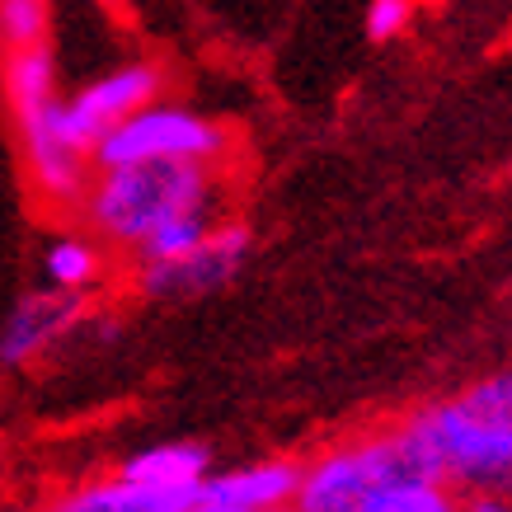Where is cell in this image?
<instances>
[{
	"instance_id": "18",
	"label": "cell",
	"mask_w": 512,
	"mask_h": 512,
	"mask_svg": "<svg viewBox=\"0 0 512 512\" xmlns=\"http://www.w3.org/2000/svg\"><path fill=\"white\" fill-rule=\"evenodd\" d=\"M104 5H118V0H104Z\"/></svg>"
},
{
	"instance_id": "13",
	"label": "cell",
	"mask_w": 512,
	"mask_h": 512,
	"mask_svg": "<svg viewBox=\"0 0 512 512\" xmlns=\"http://www.w3.org/2000/svg\"><path fill=\"white\" fill-rule=\"evenodd\" d=\"M212 226H217V202L170 217L165 226H156V231L146 235L132 254H137V264H170V259H184L188 249H198L212 235Z\"/></svg>"
},
{
	"instance_id": "11",
	"label": "cell",
	"mask_w": 512,
	"mask_h": 512,
	"mask_svg": "<svg viewBox=\"0 0 512 512\" xmlns=\"http://www.w3.org/2000/svg\"><path fill=\"white\" fill-rule=\"evenodd\" d=\"M118 475L137 484H160V489H198L212 475V451L202 442H156V447L132 451Z\"/></svg>"
},
{
	"instance_id": "16",
	"label": "cell",
	"mask_w": 512,
	"mask_h": 512,
	"mask_svg": "<svg viewBox=\"0 0 512 512\" xmlns=\"http://www.w3.org/2000/svg\"><path fill=\"white\" fill-rule=\"evenodd\" d=\"M466 512H512V503L503 494H475V503Z\"/></svg>"
},
{
	"instance_id": "15",
	"label": "cell",
	"mask_w": 512,
	"mask_h": 512,
	"mask_svg": "<svg viewBox=\"0 0 512 512\" xmlns=\"http://www.w3.org/2000/svg\"><path fill=\"white\" fill-rule=\"evenodd\" d=\"M409 19H414V0H372L367 5V38L390 43V38H400L409 29Z\"/></svg>"
},
{
	"instance_id": "14",
	"label": "cell",
	"mask_w": 512,
	"mask_h": 512,
	"mask_svg": "<svg viewBox=\"0 0 512 512\" xmlns=\"http://www.w3.org/2000/svg\"><path fill=\"white\" fill-rule=\"evenodd\" d=\"M52 0H0V47H38L47 43Z\"/></svg>"
},
{
	"instance_id": "6",
	"label": "cell",
	"mask_w": 512,
	"mask_h": 512,
	"mask_svg": "<svg viewBox=\"0 0 512 512\" xmlns=\"http://www.w3.org/2000/svg\"><path fill=\"white\" fill-rule=\"evenodd\" d=\"M160 94H165V66L160 62L113 66V71H104V76L90 80V85H80V90L66 99V137L90 156L94 141L104 137L109 127L132 118L141 104H151Z\"/></svg>"
},
{
	"instance_id": "3",
	"label": "cell",
	"mask_w": 512,
	"mask_h": 512,
	"mask_svg": "<svg viewBox=\"0 0 512 512\" xmlns=\"http://www.w3.org/2000/svg\"><path fill=\"white\" fill-rule=\"evenodd\" d=\"M0 94H5V109L15 118V137L24 146L33 198L47 212H80L94 165L66 137V99L57 94L52 47H5L0 52Z\"/></svg>"
},
{
	"instance_id": "10",
	"label": "cell",
	"mask_w": 512,
	"mask_h": 512,
	"mask_svg": "<svg viewBox=\"0 0 512 512\" xmlns=\"http://www.w3.org/2000/svg\"><path fill=\"white\" fill-rule=\"evenodd\" d=\"M296 480H301V466L273 456V461H254V466L226 470V475H207L198 494L217 498V503H231V508H245V512H282V508H292Z\"/></svg>"
},
{
	"instance_id": "1",
	"label": "cell",
	"mask_w": 512,
	"mask_h": 512,
	"mask_svg": "<svg viewBox=\"0 0 512 512\" xmlns=\"http://www.w3.org/2000/svg\"><path fill=\"white\" fill-rule=\"evenodd\" d=\"M292 512H466L428 470L409 428H386L320 451L301 466Z\"/></svg>"
},
{
	"instance_id": "4",
	"label": "cell",
	"mask_w": 512,
	"mask_h": 512,
	"mask_svg": "<svg viewBox=\"0 0 512 512\" xmlns=\"http://www.w3.org/2000/svg\"><path fill=\"white\" fill-rule=\"evenodd\" d=\"M221 202L217 165L193 160H137V165H109L94 170L90 188L80 198V217L99 245L137 249L146 235L165 226L179 212Z\"/></svg>"
},
{
	"instance_id": "12",
	"label": "cell",
	"mask_w": 512,
	"mask_h": 512,
	"mask_svg": "<svg viewBox=\"0 0 512 512\" xmlns=\"http://www.w3.org/2000/svg\"><path fill=\"white\" fill-rule=\"evenodd\" d=\"M43 282L57 292H90L104 282V249L94 235H57L43 249Z\"/></svg>"
},
{
	"instance_id": "9",
	"label": "cell",
	"mask_w": 512,
	"mask_h": 512,
	"mask_svg": "<svg viewBox=\"0 0 512 512\" xmlns=\"http://www.w3.org/2000/svg\"><path fill=\"white\" fill-rule=\"evenodd\" d=\"M198 489H160V484H137L123 480V475H109V480H90L57 494L43 512H188Z\"/></svg>"
},
{
	"instance_id": "7",
	"label": "cell",
	"mask_w": 512,
	"mask_h": 512,
	"mask_svg": "<svg viewBox=\"0 0 512 512\" xmlns=\"http://www.w3.org/2000/svg\"><path fill=\"white\" fill-rule=\"evenodd\" d=\"M249 249H254V235H249L245 221H217L212 235H207L198 249H188L184 259L137 264V282H141V292L156 296V301L207 296V292H217V287H226V282L245 268Z\"/></svg>"
},
{
	"instance_id": "8",
	"label": "cell",
	"mask_w": 512,
	"mask_h": 512,
	"mask_svg": "<svg viewBox=\"0 0 512 512\" xmlns=\"http://www.w3.org/2000/svg\"><path fill=\"white\" fill-rule=\"evenodd\" d=\"M80 311H85L80 292L43 287V292L19 296V306L0 325V367H24L38 353H47L52 343H62L80 325Z\"/></svg>"
},
{
	"instance_id": "17",
	"label": "cell",
	"mask_w": 512,
	"mask_h": 512,
	"mask_svg": "<svg viewBox=\"0 0 512 512\" xmlns=\"http://www.w3.org/2000/svg\"><path fill=\"white\" fill-rule=\"evenodd\" d=\"M188 512H245V508H231V503H217V498H193V508Z\"/></svg>"
},
{
	"instance_id": "2",
	"label": "cell",
	"mask_w": 512,
	"mask_h": 512,
	"mask_svg": "<svg viewBox=\"0 0 512 512\" xmlns=\"http://www.w3.org/2000/svg\"><path fill=\"white\" fill-rule=\"evenodd\" d=\"M404 428L442 484L470 494H512V367L423 404Z\"/></svg>"
},
{
	"instance_id": "5",
	"label": "cell",
	"mask_w": 512,
	"mask_h": 512,
	"mask_svg": "<svg viewBox=\"0 0 512 512\" xmlns=\"http://www.w3.org/2000/svg\"><path fill=\"white\" fill-rule=\"evenodd\" d=\"M235 132L221 118L174 104V99H151L141 104L132 118L109 127L94 141L90 165L109 170V165H137V160H193V165H221L231 156Z\"/></svg>"
}]
</instances>
